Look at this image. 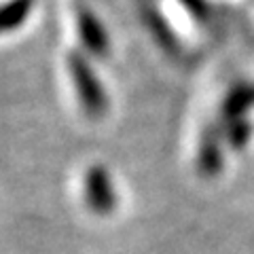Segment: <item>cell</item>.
<instances>
[{
  "label": "cell",
  "instance_id": "6da1fadb",
  "mask_svg": "<svg viewBox=\"0 0 254 254\" xmlns=\"http://www.w3.org/2000/svg\"><path fill=\"white\" fill-rule=\"evenodd\" d=\"M66 66H68V74L72 78V85L83 113L91 119H102L108 113L110 100H108V91L104 83L95 74L89 60L81 51H70L66 55Z\"/></svg>",
  "mask_w": 254,
  "mask_h": 254
},
{
  "label": "cell",
  "instance_id": "52a82bcc",
  "mask_svg": "<svg viewBox=\"0 0 254 254\" xmlns=\"http://www.w3.org/2000/svg\"><path fill=\"white\" fill-rule=\"evenodd\" d=\"M252 131L254 127L248 119H237V121H231V123H222V136H225V142L233 150H242L248 146V142L252 140Z\"/></svg>",
  "mask_w": 254,
  "mask_h": 254
},
{
  "label": "cell",
  "instance_id": "ba28073f",
  "mask_svg": "<svg viewBox=\"0 0 254 254\" xmlns=\"http://www.w3.org/2000/svg\"><path fill=\"white\" fill-rule=\"evenodd\" d=\"M180 2L197 21H205V19H208L210 9H208V2H205V0H180Z\"/></svg>",
  "mask_w": 254,
  "mask_h": 254
},
{
  "label": "cell",
  "instance_id": "5b68a950",
  "mask_svg": "<svg viewBox=\"0 0 254 254\" xmlns=\"http://www.w3.org/2000/svg\"><path fill=\"white\" fill-rule=\"evenodd\" d=\"M252 108H254V83L250 81L235 83L220 102V121L231 123L237 121V119H248V113Z\"/></svg>",
  "mask_w": 254,
  "mask_h": 254
},
{
  "label": "cell",
  "instance_id": "8992f818",
  "mask_svg": "<svg viewBox=\"0 0 254 254\" xmlns=\"http://www.w3.org/2000/svg\"><path fill=\"white\" fill-rule=\"evenodd\" d=\"M36 0H6L0 4V36L21 28L28 21Z\"/></svg>",
  "mask_w": 254,
  "mask_h": 254
},
{
  "label": "cell",
  "instance_id": "277c9868",
  "mask_svg": "<svg viewBox=\"0 0 254 254\" xmlns=\"http://www.w3.org/2000/svg\"><path fill=\"white\" fill-rule=\"evenodd\" d=\"M222 129L216 125H208L201 131L199 144H197V172L203 178H216L225 165V153H222Z\"/></svg>",
  "mask_w": 254,
  "mask_h": 254
},
{
  "label": "cell",
  "instance_id": "7a4b0ae2",
  "mask_svg": "<svg viewBox=\"0 0 254 254\" xmlns=\"http://www.w3.org/2000/svg\"><path fill=\"white\" fill-rule=\"evenodd\" d=\"M83 197L85 203L98 216H108L117 210V190L106 165L95 163L85 172L83 178Z\"/></svg>",
  "mask_w": 254,
  "mask_h": 254
},
{
  "label": "cell",
  "instance_id": "3957f363",
  "mask_svg": "<svg viewBox=\"0 0 254 254\" xmlns=\"http://www.w3.org/2000/svg\"><path fill=\"white\" fill-rule=\"evenodd\" d=\"M76 32L87 53L93 58H108L110 53V36L102 19L87 6L76 9Z\"/></svg>",
  "mask_w": 254,
  "mask_h": 254
}]
</instances>
